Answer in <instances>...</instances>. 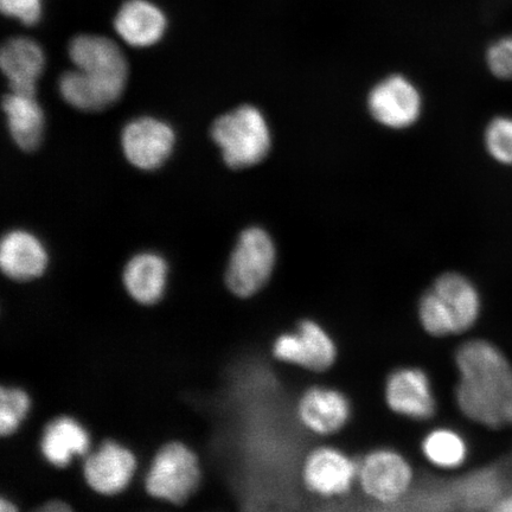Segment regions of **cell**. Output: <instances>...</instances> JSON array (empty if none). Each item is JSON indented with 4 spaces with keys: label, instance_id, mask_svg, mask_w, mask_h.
Masks as SVG:
<instances>
[{
    "label": "cell",
    "instance_id": "6da1fadb",
    "mask_svg": "<svg viewBox=\"0 0 512 512\" xmlns=\"http://www.w3.org/2000/svg\"><path fill=\"white\" fill-rule=\"evenodd\" d=\"M457 402L467 418L489 428L512 425V366L501 350L471 341L456 356Z\"/></svg>",
    "mask_w": 512,
    "mask_h": 512
},
{
    "label": "cell",
    "instance_id": "7a4b0ae2",
    "mask_svg": "<svg viewBox=\"0 0 512 512\" xmlns=\"http://www.w3.org/2000/svg\"><path fill=\"white\" fill-rule=\"evenodd\" d=\"M479 309L478 292L471 281L457 273H446L421 298L419 318L428 334L444 337L470 329Z\"/></svg>",
    "mask_w": 512,
    "mask_h": 512
},
{
    "label": "cell",
    "instance_id": "3957f363",
    "mask_svg": "<svg viewBox=\"0 0 512 512\" xmlns=\"http://www.w3.org/2000/svg\"><path fill=\"white\" fill-rule=\"evenodd\" d=\"M230 169L252 168L271 151L272 136L264 114L252 105H242L221 115L210 130Z\"/></svg>",
    "mask_w": 512,
    "mask_h": 512
},
{
    "label": "cell",
    "instance_id": "277c9868",
    "mask_svg": "<svg viewBox=\"0 0 512 512\" xmlns=\"http://www.w3.org/2000/svg\"><path fill=\"white\" fill-rule=\"evenodd\" d=\"M277 251L274 242L260 227H249L240 235L230 256L226 281L235 296L248 298L258 293L270 280Z\"/></svg>",
    "mask_w": 512,
    "mask_h": 512
},
{
    "label": "cell",
    "instance_id": "5b68a950",
    "mask_svg": "<svg viewBox=\"0 0 512 512\" xmlns=\"http://www.w3.org/2000/svg\"><path fill=\"white\" fill-rule=\"evenodd\" d=\"M197 458L188 447L171 443L160 448L149 475L146 490L153 497L183 504L200 484Z\"/></svg>",
    "mask_w": 512,
    "mask_h": 512
},
{
    "label": "cell",
    "instance_id": "8992f818",
    "mask_svg": "<svg viewBox=\"0 0 512 512\" xmlns=\"http://www.w3.org/2000/svg\"><path fill=\"white\" fill-rule=\"evenodd\" d=\"M175 144L176 136L172 127L152 117L130 121L121 133L124 155L139 170L159 169L170 158Z\"/></svg>",
    "mask_w": 512,
    "mask_h": 512
},
{
    "label": "cell",
    "instance_id": "52a82bcc",
    "mask_svg": "<svg viewBox=\"0 0 512 512\" xmlns=\"http://www.w3.org/2000/svg\"><path fill=\"white\" fill-rule=\"evenodd\" d=\"M368 107L377 123L393 130H403L418 121L422 100L418 88L411 81L402 75H392L371 89Z\"/></svg>",
    "mask_w": 512,
    "mask_h": 512
},
{
    "label": "cell",
    "instance_id": "ba28073f",
    "mask_svg": "<svg viewBox=\"0 0 512 512\" xmlns=\"http://www.w3.org/2000/svg\"><path fill=\"white\" fill-rule=\"evenodd\" d=\"M336 352L330 336L312 320L300 323L294 334L281 335L273 347L278 360L313 371L329 369L336 360Z\"/></svg>",
    "mask_w": 512,
    "mask_h": 512
},
{
    "label": "cell",
    "instance_id": "9c48e42d",
    "mask_svg": "<svg viewBox=\"0 0 512 512\" xmlns=\"http://www.w3.org/2000/svg\"><path fill=\"white\" fill-rule=\"evenodd\" d=\"M364 492L381 503L398 501L412 482V469L399 453L389 450L371 452L360 466Z\"/></svg>",
    "mask_w": 512,
    "mask_h": 512
},
{
    "label": "cell",
    "instance_id": "30bf717a",
    "mask_svg": "<svg viewBox=\"0 0 512 512\" xmlns=\"http://www.w3.org/2000/svg\"><path fill=\"white\" fill-rule=\"evenodd\" d=\"M76 69L93 78L126 86L128 66L123 51L110 38L80 35L69 43Z\"/></svg>",
    "mask_w": 512,
    "mask_h": 512
},
{
    "label": "cell",
    "instance_id": "8fae6325",
    "mask_svg": "<svg viewBox=\"0 0 512 512\" xmlns=\"http://www.w3.org/2000/svg\"><path fill=\"white\" fill-rule=\"evenodd\" d=\"M352 460L334 448H318L307 457L303 478L306 488L324 497L341 496L348 492L356 477Z\"/></svg>",
    "mask_w": 512,
    "mask_h": 512
},
{
    "label": "cell",
    "instance_id": "7c38bea8",
    "mask_svg": "<svg viewBox=\"0 0 512 512\" xmlns=\"http://www.w3.org/2000/svg\"><path fill=\"white\" fill-rule=\"evenodd\" d=\"M386 399L394 412L416 420H427L435 413L430 380L424 371L403 368L389 376Z\"/></svg>",
    "mask_w": 512,
    "mask_h": 512
},
{
    "label": "cell",
    "instance_id": "4fadbf2b",
    "mask_svg": "<svg viewBox=\"0 0 512 512\" xmlns=\"http://www.w3.org/2000/svg\"><path fill=\"white\" fill-rule=\"evenodd\" d=\"M44 64L42 48L27 37L11 38L0 51V67L14 93L35 95Z\"/></svg>",
    "mask_w": 512,
    "mask_h": 512
},
{
    "label": "cell",
    "instance_id": "5bb4252c",
    "mask_svg": "<svg viewBox=\"0 0 512 512\" xmlns=\"http://www.w3.org/2000/svg\"><path fill=\"white\" fill-rule=\"evenodd\" d=\"M134 469L136 459L133 454L125 447L107 441L86 460L85 477L94 491L114 495L126 488Z\"/></svg>",
    "mask_w": 512,
    "mask_h": 512
},
{
    "label": "cell",
    "instance_id": "9a60e30c",
    "mask_svg": "<svg viewBox=\"0 0 512 512\" xmlns=\"http://www.w3.org/2000/svg\"><path fill=\"white\" fill-rule=\"evenodd\" d=\"M48 254L40 240L25 230H12L0 246V266L11 279L28 281L46 271Z\"/></svg>",
    "mask_w": 512,
    "mask_h": 512
},
{
    "label": "cell",
    "instance_id": "2e32d148",
    "mask_svg": "<svg viewBox=\"0 0 512 512\" xmlns=\"http://www.w3.org/2000/svg\"><path fill=\"white\" fill-rule=\"evenodd\" d=\"M114 28L130 46L152 47L162 40L166 17L162 10L147 0H128L115 16Z\"/></svg>",
    "mask_w": 512,
    "mask_h": 512
},
{
    "label": "cell",
    "instance_id": "e0dca14e",
    "mask_svg": "<svg viewBox=\"0 0 512 512\" xmlns=\"http://www.w3.org/2000/svg\"><path fill=\"white\" fill-rule=\"evenodd\" d=\"M298 416L306 428L317 434L335 433L347 424L350 405L342 393L328 388H311L302 396Z\"/></svg>",
    "mask_w": 512,
    "mask_h": 512
},
{
    "label": "cell",
    "instance_id": "ac0fdd59",
    "mask_svg": "<svg viewBox=\"0 0 512 512\" xmlns=\"http://www.w3.org/2000/svg\"><path fill=\"white\" fill-rule=\"evenodd\" d=\"M59 89L68 105L83 112H99L112 106L123 95L125 87L99 80L79 69L64 73Z\"/></svg>",
    "mask_w": 512,
    "mask_h": 512
},
{
    "label": "cell",
    "instance_id": "d6986e66",
    "mask_svg": "<svg viewBox=\"0 0 512 512\" xmlns=\"http://www.w3.org/2000/svg\"><path fill=\"white\" fill-rule=\"evenodd\" d=\"M3 110L15 144L25 152L35 151L44 132V114L35 95L10 92L4 96Z\"/></svg>",
    "mask_w": 512,
    "mask_h": 512
},
{
    "label": "cell",
    "instance_id": "ffe728a7",
    "mask_svg": "<svg viewBox=\"0 0 512 512\" xmlns=\"http://www.w3.org/2000/svg\"><path fill=\"white\" fill-rule=\"evenodd\" d=\"M166 274L168 265L162 256L153 253L138 254L126 265V290L140 304H155L163 296Z\"/></svg>",
    "mask_w": 512,
    "mask_h": 512
},
{
    "label": "cell",
    "instance_id": "44dd1931",
    "mask_svg": "<svg viewBox=\"0 0 512 512\" xmlns=\"http://www.w3.org/2000/svg\"><path fill=\"white\" fill-rule=\"evenodd\" d=\"M89 439L85 430L73 419L60 418L46 428L42 452L51 464L66 466L75 454L88 450Z\"/></svg>",
    "mask_w": 512,
    "mask_h": 512
},
{
    "label": "cell",
    "instance_id": "7402d4cb",
    "mask_svg": "<svg viewBox=\"0 0 512 512\" xmlns=\"http://www.w3.org/2000/svg\"><path fill=\"white\" fill-rule=\"evenodd\" d=\"M422 450L432 464L445 469L462 465L467 452L464 439L450 430H438L427 435Z\"/></svg>",
    "mask_w": 512,
    "mask_h": 512
},
{
    "label": "cell",
    "instance_id": "603a6c76",
    "mask_svg": "<svg viewBox=\"0 0 512 512\" xmlns=\"http://www.w3.org/2000/svg\"><path fill=\"white\" fill-rule=\"evenodd\" d=\"M29 407V396L23 390L4 387L0 389V433L3 437L17 431Z\"/></svg>",
    "mask_w": 512,
    "mask_h": 512
},
{
    "label": "cell",
    "instance_id": "cb8c5ba5",
    "mask_svg": "<svg viewBox=\"0 0 512 512\" xmlns=\"http://www.w3.org/2000/svg\"><path fill=\"white\" fill-rule=\"evenodd\" d=\"M485 147L496 162L512 166V118L498 117L485 130Z\"/></svg>",
    "mask_w": 512,
    "mask_h": 512
},
{
    "label": "cell",
    "instance_id": "d4e9b609",
    "mask_svg": "<svg viewBox=\"0 0 512 512\" xmlns=\"http://www.w3.org/2000/svg\"><path fill=\"white\" fill-rule=\"evenodd\" d=\"M486 63L496 78L512 80V36L492 44L486 53Z\"/></svg>",
    "mask_w": 512,
    "mask_h": 512
},
{
    "label": "cell",
    "instance_id": "484cf974",
    "mask_svg": "<svg viewBox=\"0 0 512 512\" xmlns=\"http://www.w3.org/2000/svg\"><path fill=\"white\" fill-rule=\"evenodd\" d=\"M5 16L16 18L24 25H35L42 14V0H0Z\"/></svg>",
    "mask_w": 512,
    "mask_h": 512
},
{
    "label": "cell",
    "instance_id": "4316f807",
    "mask_svg": "<svg viewBox=\"0 0 512 512\" xmlns=\"http://www.w3.org/2000/svg\"><path fill=\"white\" fill-rule=\"evenodd\" d=\"M41 511H69V505L61 501L49 502L40 509Z\"/></svg>",
    "mask_w": 512,
    "mask_h": 512
},
{
    "label": "cell",
    "instance_id": "83f0119b",
    "mask_svg": "<svg viewBox=\"0 0 512 512\" xmlns=\"http://www.w3.org/2000/svg\"><path fill=\"white\" fill-rule=\"evenodd\" d=\"M495 511L512 512V494L505 498L504 501L498 505Z\"/></svg>",
    "mask_w": 512,
    "mask_h": 512
},
{
    "label": "cell",
    "instance_id": "f1b7e54d",
    "mask_svg": "<svg viewBox=\"0 0 512 512\" xmlns=\"http://www.w3.org/2000/svg\"><path fill=\"white\" fill-rule=\"evenodd\" d=\"M0 511L14 512V511H16V508L14 507V505L9 503L8 501H5V499H2V501H0Z\"/></svg>",
    "mask_w": 512,
    "mask_h": 512
}]
</instances>
